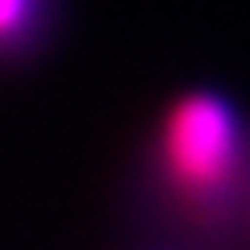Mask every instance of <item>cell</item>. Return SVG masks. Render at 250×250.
Here are the masks:
<instances>
[{"instance_id":"cell-2","label":"cell","mask_w":250,"mask_h":250,"mask_svg":"<svg viewBox=\"0 0 250 250\" xmlns=\"http://www.w3.org/2000/svg\"><path fill=\"white\" fill-rule=\"evenodd\" d=\"M38 9H42V0H0V50H13L17 42H25L38 21Z\"/></svg>"},{"instance_id":"cell-1","label":"cell","mask_w":250,"mask_h":250,"mask_svg":"<svg viewBox=\"0 0 250 250\" xmlns=\"http://www.w3.org/2000/svg\"><path fill=\"white\" fill-rule=\"evenodd\" d=\"M242 129L233 108L217 92H184L163 113L159 163L179 196L196 205H217L229 179L238 175Z\"/></svg>"}]
</instances>
